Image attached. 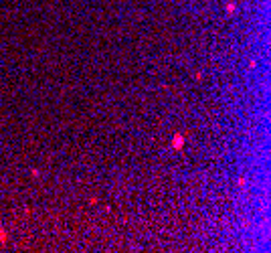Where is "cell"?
<instances>
[{
    "label": "cell",
    "mask_w": 271,
    "mask_h": 253,
    "mask_svg": "<svg viewBox=\"0 0 271 253\" xmlns=\"http://www.w3.org/2000/svg\"><path fill=\"white\" fill-rule=\"evenodd\" d=\"M182 144H184V136L176 134V136H174V140H172V146H174V148L178 150V148H182Z\"/></svg>",
    "instance_id": "cell-1"
},
{
    "label": "cell",
    "mask_w": 271,
    "mask_h": 253,
    "mask_svg": "<svg viewBox=\"0 0 271 253\" xmlns=\"http://www.w3.org/2000/svg\"><path fill=\"white\" fill-rule=\"evenodd\" d=\"M227 10H229V12H235V4L229 2V4H227Z\"/></svg>",
    "instance_id": "cell-2"
}]
</instances>
